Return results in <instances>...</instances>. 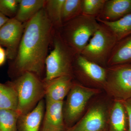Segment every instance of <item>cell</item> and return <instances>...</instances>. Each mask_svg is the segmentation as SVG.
I'll return each mask as SVG.
<instances>
[{
    "instance_id": "1",
    "label": "cell",
    "mask_w": 131,
    "mask_h": 131,
    "mask_svg": "<svg viewBox=\"0 0 131 131\" xmlns=\"http://www.w3.org/2000/svg\"><path fill=\"white\" fill-rule=\"evenodd\" d=\"M25 24L22 38L14 60V68L19 76L29 72L40 78L45 68L54 28L44 8Z\"/></svg>"
},
{
    "instance_id": "2",
    "label": "cell",
    "mask_w": 131,
    "mask_h": 131,
    "mask_svg": "<svg viewBox=\"0 0 131 131\" xmlns=\"http://www.w3.org/2000/svg\"><path fill=\"white\" fill-rule=\"evenodd\" d=\"M99 25L100 23L95 17L82 14L63 24L58 31L73 52L80 54Z\"/></svg>"
},
{
    "instance_id": "3",
    "label": "cell",
    "mask_w": 131,
    "mask_h": 131,
    "mask_svg": "<svg viewBox=\"0 0 131 131\" xmlns=\"http://www.w3.org/2000/svg\"><path fill=\"white\" fill-rule=\"evenodd\" d=\"M52 42L53 49L47 55L45 62V83L60 77H72L73 74V62L76 54L64 43L55 28Z\"/></svg>"
},
{
    "instance_id": "4",
    "label": "cell",
    "mask_w": 131,
    "mask_h": 131,
    "mask_svg": "<svg viewBox=\"0 0 131 131\" xmlns=\"http://www.w3.org/2000/svg\"><path fill=\"white\" fill-rule=\"evenodd\" d=\"M13 87L18 95L17 112L20 116L30 112L45 96L44 83L31 72H25L19 76Z\"/></svg>"
},
{
    "instance_id": "5",
    "label": "cell",
    "mask_w": 131,
    "mask_h": 131,
    "mask_svg": "<svg viewBox=\"0 0 131 131\" xmlns=\"http://www.w3.org/2000/svg\"><path fill=\"white\" fill-rule=\"evenodd\" d=\"M99 23L98 29L80 54L89 61L106 68L109 56L118 40L109 28Z\"/></svg>"
},
{
    "instance_id": "6",
    "label": "cell",
    "mask_w": 131,
    "mask_h": 131,
    "mask_svg": "<svg viewBox=\"0 0 131 131\" xmlns=\"http://www.w3.org/2000/svg\"><path fill=\"white\" fill-rule=\"evenodd\" d=\"M104 85L115 100L124 101L131 98V64H120L106 68Z\"/></svg>"
},
{
    "instance_id": "7",
    "label": "cell",
    "mask_w": 131,
    "mask_h": 131,
    "mask_svg": "<svg viewBox=\"0 0 131 131\" xmlns=\"http://www.w3.org/2000/svg\"><path fill=\"white\" fill-rule=\"evenodd\" d=\"M99 90L73 83L66 104L64 118L68 125H71L80 117L87 103Z\"/></svg>"
},
{
    "instance_id": "8",
    "label": "cell",
    "mask_w": 131,
    "mask_h": 131,
    "mask_svg": "<svg viewBox=\"0 0 131 131\" xmlns=\"http://www.w3.org/2000/svg\"><path fill=\"white\" fill-rule=\"evenodd\" d=\"M25 27V24L13 18L0 28V45L6 47L9 59L14 60L16 57Z\"/></svg>"
},
{
    "instance_id": "9",
    "label": "cell",
    "mask_w": 131,
    "mask_h": 131,
    "mask_svg": "<svg viewBox=\"0 0 131 131\" xmlns=\"http://www.w3.org/2000/svg\"><path fill=\"white\" fill-rule=\"evenodd\" d=\"M107 112L102 105L92 107L81 119L65 131H104L107 124Z\"/></svg>"
},
{
    "instance_id": "10",
    "label": "cell",
    "mask_w": 131,
    "mask_h": 131,
    "mask_svg": "<svg viewBox=\"0 0 131 131\" xmlns=\"http://www.w3.org/2000/svg\"><path fill=\"white\" fill-rule=\"evenodd\" d=\"M73 66L77 73L90 81L104 86L106 78V68L89 61L80 54L75 56Z\"/></svg>"
},
{
    "instance_id": "11",
    "label": "cell",
    "mask_w": 131,
    "mask_h": 131,
    "mask_svg": "<svg viewBox=\"0 0 131 131\" xmlns=\"http://www.w3.org/2000/svg\"><path fill=\"white\" fill-rule=\"evenodd\" d=\"M63 101H46L41 131H65Z\"/></svg>"
},
{
    "instance_id": "12",
    "label": "cell",
    "mask_w": 131,
    "mask_h": 131,
    "mask_svg": "<svg viewBox=\"0 0 131 131\" xmlns=\"http://www.w3.org/2000/svg\"><path fill=\"white\" fill-rule=\"evenodd\" d=\"M73 77L64 76L44 83L46 101H63L73 83Z\"/></svg>"
},
{
    "instance_id": "13",
    "label": "cell",
    "mask_w": 131,
    "mask_h": 131,
    "mask_svg": "<svg viewBox=\"0 0 131 131\" xmlns=\"http://www.w3.org/2000/svg\"><path fill=\"white\" fill-rule=\"evenodd\" d=\"M131 13V0H106L96 19L107 21L118 20Z\"/></svg>"
},
{
    "instance_id": "14",
    "label": "cell",
    "mask_w": 131,
    "mask_h": 131,
    "mask_svg": "<svg viewBox=\"0 0 131 131\" xmlns=\"http://www.w3.org/2000/svg\"><path fill=\"white\" fill-rule=\"evenodd\" d=\"M131 64V34L117 41L107 62V67Z\"/></svg>"
},
{
    "instance_id": "15",
    "label": "cell",
    "mask_w": 131,
    "mask_h": 131,
    "mask_svg": "<svg viewBox=\"0 0 131 131\" xmlns=\"http://www.w3.org/2000/svg\"><path fill=\"white\" fill-rule=\"evenodd\" d=\"M45 110L42 100L30 112L19 117L18 131H39Z\"/></svg>"
},
{
    "instance_id": "16",
    "label": "cell",
    "mask_w": 131,
    "mask_h": 131,
    "mask_svg": "<svg viewBox=\"0 0 131 131\" xmlns=\"http://www.w3.org/2000/svg\"><path fill=\"white\" fill-rule=\"evenodd\" d=\"M108 131H128L126 110L123 102L115 100L110 110Z\"/></svg>"
},
{
    "instance_id": "17",
    "label": "cell",
    "mask_w": 131,
    "mask_h": 131,
    "mask_svg": "<svg viewBox=\"0 0 131 131\" xmlns=\"http://www.w3.org/2000/svg\"><path fill=\"white\" fill-rule=\"evenodd\" d=\"M46 0H20L15 18L25 24L45 7Z\"/></svg>"
},
{
    "instance_id": "18",
    "label": "cell",
    "mask_w": 131,
    "mask_h": 131,
    "mask_svg": "<svg viewBox=\"0 0 131 131\" xmlns=\"http://www.w3.org/2000/svg\"><path fill=\"white\" fill-rule=\"evenodd\" d=\"M97 20L109 28L118 41L131 34V13L114 21Z\"/></svg>"
},
{
    "instance_id": "19",
    "label": "cell",
    "mask_w": 131,
    "mask_h": 131,
    "mask_svg": "<svg viewBox=\"0 0 131 131\" xmlns=\"http://www.w3.org/2000/svg\"><path fill=\"white\" fill-rule=\"evenodd\" d=\"M64 0H46L44 8L54 28L58 30L62 26V12Z\"/></svg>"
},
{
    "instance_id": "20",
    "label": "cell",
    "mask_w": 131,
    "mask_h": 131,
    "mask_svg": "<svg viewBox=\"0 0 131 131\" xmlns=\"http://www.w3.org/2000/svg\"><path fill=\"white\" fill-rule=\"evenodd\" d=\"M18 106V95L14 87L0 83V109L17 111Z\"/></svg>"
},
{
    "instance_id": "21",
    "label": "cell",
    "mask_w": 131,
    "mask_h": 131,
    "mask_svg": "<svg viewBox=\"0 0 131 131\" xmlns=\"http://www.w3.org/2000/svg\"><path fill=\"white\" fill-rule=\"evenodd\" d=\"M20 117L16 111L0 109V131H18Z\"/></svg>"
},
{
    "instance_id": "22",
    "label": "cell",
    "mask_w": 131,
    "mask_h": 131,
    "mask_svg": "<svg viewBox=\"0 0 131 131\" xmlns=\"http://www.w3.org/2000/svg\"><path fill=\"white\" fill-rule=\"evenodd\" d=\"M82 14V0H64L62 12L63 24Z\"/></svg>"
},
{
    "instance_id": "23",
    "label": "cell",
    "mask_w": 131,
    "mask_h": 131,
    "mask_svg": "<svg viewBox=\"0 0 131 131\" xmlns=\"http://www.w3.org/2000/svg\"><path fill=\"white\" fill-rule=\"evenodd\" d=\"M106 0H82V14L97 18L102 11Z\"/></svg>"
},
{
    "instance_id": "24",
    "label": "cell",
    "mask_w": 131,
    "mask_h": 131,
    "mask_svg": "<svg viewBox=\"0 0 131 131\" xmlns=\"http://www.w3.org/2000/svg\"><path fill=\"white\" fill-rule=\"evenodd\" d=\"M19 2L20 0H0V13L9 19L14 18Z\"/></svg>"
},
{
    "instance_id": "25",
    "label": "cell",
    "mask_w": 131,
    "mask_h": 131,
    "mask_svg": "<svg viewBox=\"0 0 131 131\" xmlns=\"http://www.w3.org/2000/svg\"><path fill=\"white\" fill-rule=\"evenodd\" d=\"M126 110L128 118V131H131V98L122 101Z\"/></svg>"
},
{
    "instance_id": "26",
    "label": "cell",
    "mask_w": 131,
    "mask_h": 131,
    "mask_svg": "<svg viewBox=\"0 0 131 131\" xmlns=\"http://www.w3.org/2000/svg\"><path fill=\"white\" fill-rule=\"evenodd\" d=\"M7 57L6 51L0 45V66L5 63Z\"/></svg>"
},
{
    "instance_id": "27",
    "label": "cell",
    "mask_w": 131,
    "mask_h": 131,
    "mask_svg": "<svg viewBox=\"0 0 131 131\" xmlns=\"http://www.w3.org/2000/svg\"><path fill=\"white\" fill-rule=\"evenodd\" d=\"M9 19L0 13V28L2 27Z\"/></svg>"
}]
</instances>
